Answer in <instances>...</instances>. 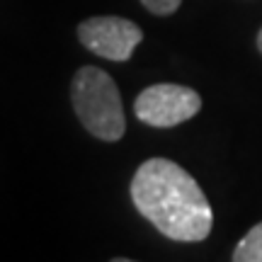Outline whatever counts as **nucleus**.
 Here are the masks:
<instances>
[{"label":"nucleus","instance_id":"obj_6","mask_svg":"<svg viewBox=\"0 0 262 262\" xmlns=\"http://www.w3.org/2000/svg\"><path fill=\"white\" fill-rule=\"evenodd\" d=\"M141 3H143V8L148 10V12H153V15L168 17V15H172V12L180 8L182 0H141Z\"/></svg>","mask_w":262,"mask_h":262},{"label":"nucleus","instance_id":"obj_3","mask_svg":"<svg viewBox=\"0 0 262 262\" xmlns=\"http://www.w3.org/2000/svg\"><path fill=\"white\" fill-rule=\"evenodd\" d=\"M202 110V97L187 88L175 83H158L146 88L134 102L139 122L156 129H170L192 119Z\"/></svg>","mask_w":262,"mask_h":262},{"label":"nucleus","instance_id":"obj_7","mask_svg":"<svg viewBox=\"0 0 262 262\" xmlns=\"http://www.w3.org/2000/svg\"><path fill=\"white\" fill-rule=\"evenodd\" d=\"M110 262H134V260H129V257H114V260H110Z\"/></svg>","mask_w":262,"mask_h":262},{"label":"nucleus","instance_id":"obj_8","mask_svg":"<svg viewBox=\"0 0 262 262\" xmlns=\"http://www.w3.org/2000/svg\"><path fill=\"white\" fill-rule=\"evenodd\" d=\"M257 49H260V54H262V29H260V34H257Z\"/></svg>","mask_w":262,"mask_h":262},{"label":"nucleus","instance_id":"obj_5","mask_svg":"<svg viewBox=\"0 0 262 262\" xmlns=\"http://www.w3.org/2000/svg\"><path fill=\"white\" fill-rule=\"evenodd\" d=\"M233 262H262V221L255 224L235 245Z\"/></svg>","mask_w":262,"mask_h":262},{"label":"nucleus","instance_id":"obj_4","mask_svg":"<svg viewBox=\"0 0 262 262\" xmlns=\"http://www.w3.org/2000/svg\"><path fill=\"white\" fill-rule=\"evenodd\" d=\"M78 39L95 56L122 63V61H129L134 49L141 44L143 32L136 22H131L126 17L102 15V17H90L80 22Z\"/></svg>","mask_w":262,"mask_h":262},{"label":"nucleus","instance_id":"obj_2","mask_svg":"<svg viewBox=\"0 0 262 262\" xmlns=\"http://www.w3.org/2000/svg\"><path fill=\"white\" fill-rule=\"evenodd\" d=\"M71 102L75 117L100 141H119L126 131L122 95L110 73L95 66L78 68L71 83Z\"/></svg>","mask_w":262,"mask_h":262},{"label":"nucleus","instance_id":"obj_1","mask_svg":"<svg viewBox=\"0 0 262 262\" xmlns=\"http://www.w3.org/2000/svg\"><path fill=\"white\" fill-rule=\"evenodd\" d=\"M131 202L143 219L178 243H199L211 233L214 211L187 170L168 158L141 163L131 180Z\"/></svg>","mask_w":262,"mask_h":262}]
</instances>
